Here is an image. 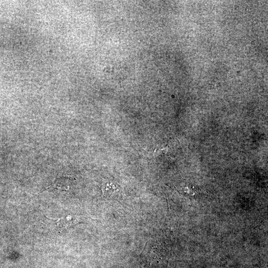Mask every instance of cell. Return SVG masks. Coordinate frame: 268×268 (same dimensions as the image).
I'll return each mask as SVG.
<instances>
[{"mask_svg":"<svg viewBox=\"0 0 268 268\" xmlns=\"http://www.w3.org/2000/svg\"><path fill=\"white\" fill-rule=\"evenodd\" d=\"M103 193L106 195H112L117 190L116 186L113 183H107L102 188Z\"/></svg>","mask_w":268,"mask_h":268,"instance_id":"6da1fadb","label":"cell"}]
</instances>
